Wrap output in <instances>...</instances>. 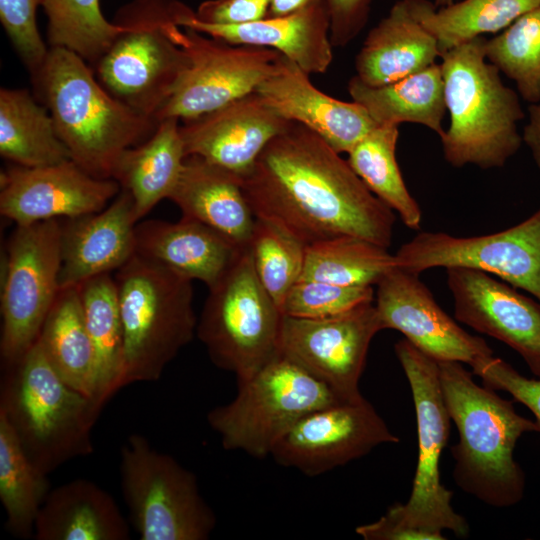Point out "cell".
Listing matches in <instances>:
<instances>
[{"label": "cell", "instance_id": "1", "mask_svg": "<svg viewBox=\"0 0 540 540\" xmlns=\"http://www.w3.org/2000/svg\"><path fill=\"white\" fill-rule=\"evenodd\" d=\"M256 216L305 246L356 237L388 248L395 215L319 135L291 122L242 178Z\"/></svg>", "mask_w": 540, "mask_h": 540}, {"label": "cell", "instance_id": "2", "mask_svg": "<svg viewBox=\"0 0 540 540\" xmlns=\"http://www.w3.org/2000/svg\"><path fill=\"white\" fill-rule=\"evenodd\" d=\"M444 400L459 441L451 448L453 478L486 505L505 508L521 501L525 475L514 460L519 438L540 432L536 421L518 414L512 401L479 386L456 361H438Z\"/></svg>", "mask_w": 540, "mask_h": 540}, {"label": "cell", "instance_id": "3", "mask_svg": "<svg viewBox=\"0 0 540 540\" xmlns=\"http://www.w3.org/2000/svg\"><path fill=\"white\" fill-rule=\"evenodd\" d=\"M38 100L49 110L72 160L97 178L112 179L128 148L145 141L157 121L110 94L87 62L61 47H49L31 75Z\"/></svg>", "mask_w": 540, "mask_h": 540}, {"label": "cell", "instance_id": "4", "mask_svg": "<svg viewBox=\"0 0 540 540\" xmlns=\"http://www.w3.org/2000/svg\"><path fill=\"white\" fill-rule=\"evenodd\" d=\"M485 42L480 36L440 55L450 115L440 140L445 160L457 168L503 167L523 142L517 127L524 118L519 96L487 60Z\"/></svg>", "mask_w": 540, "mask_h": 540}, {"label": "cell", "instance_id": "5", "mask_svg": "<svg viewBox=\"0 0 540 540\" xmlns=\"http://www.w3.org/2000/svg\"><path fill=\"white\" fill-rule=\"evenodd\" d=\"M102 409L60 378L37 340L17 361L3 365L0 413L47 475L94 452L92 430Z\"/></svg>", "mask_w": 540, "mask_h": 540}, {"label": "cell", "instance_id": "6", "mask_svg": "<svg viewBox=\"0 0 540 540\" xmlns=\"http://www.w3.org/2000/svg\"><path fill=\"white\" fill-rule=\"evenodd\" d=\"M114 281L124 338L122 386L156 381L196 334L192 280L135 254Z\"/></svg>", "mask_w": 540, "mask_h": 540}, {"label": "cell", "instance_id": "7", "mask_svg": "<svg viewBox=\"0 0 540 540\" xmlns=\"http://www.w3.org/2000/svg\"><path fill=\"white\" fill-rule=\"evenodd\" d=\"M189 10L180 0H135L119 10L115 21L123 29L94 64L102 86L155 120L190 63L169 33L170 24Z\"/></svg>", "mask_w": 540, "mask_h": 540}, {"label": "cell", "instance_id": "8", "mask_svg": "<svg viewBox=\"0 0 540 540\" xmlns=\"http://www.w3.org/2000/svg\"><path fill=\"white\" fill-rule=\"evenodd\" d=\"M283 313L261 285L246 247L211 288L196 335L211 361L243 382L279 354Z\"/></svg>", "mask_w": 540, "mask_h": 540}, {"label": "cell", "instance_id": "9", "mask_svg": "<svg viewBox=\"0 0 540 540\" xmlns=\"http://www.w3.org/2000/svg\"><path fill=\"white\" fill-rule=\"evenodd\" d=\"M228 404L207 415L226 450L255 458L271 455L278 441L305 415L341 399L326 384L279 354L250 379L237 382Z\"/></svg>", "mask_w": 540, "mask_h": 540}, {"label": "cell", "instance_id": "10", "mask_svg": "<svg viewBox=\"0 0 540 540\" xmlns=\"http://www.w3.org/2000/svg\"><path fill=\"white\" fill-rule=\"evenodd\" d=\"M120 482L129 521L141 540H206L216 516L194 473L140 434L121 448Z\"/></svg>", "mask_w": 540, "mask_h": 540}, {"label": "cell", "instance_id": "11", "mask_svg": "<svg viewBox=\"0 0 540 540\" xmlns=\"http://www.w3.org/2000/svg\"><path fill=\"white\" fill-rule=\"evenodd\" d=\"M395 353L413 397L418 458L409 499L405 504L390 507L413 528L442 537V531L447 529L458 537H466L468 523L453 509L452 492L442 485L440 477V458L452 420L442 392L438 361L405 338L395 344Z\"/></svg>", "mask_w": 540, "mask_h": 540}, {"label": "cell", "instance_id": "12", "mask_svg": "<svg viewBox=\"0 0 540 540\" xmlns=\"http://www.w3.org/2000/svg\"><path fill=\"white\" fill-rule=\"evenodd\" d=\"M61 224L58 219L16 225L7 247L1 294L3 365L36 342L60 291Z\"/></svg>", "mask_w": 540, "mask_h": 540}, {"label": "cell", "instance_id": "13", "mask_svg": "<svg viewBox=\"0 0 540 540\" xmlns=\"http://www.w3.org/2000/svg\"><path fill=\"white\" fill-rule=\"evenodd\" d=\"M169 33L190 63L155 115L157 122L189 120L255 92L276 70L282 55L271 48L230 44L177 21L170 24Z\"/></svg>", "mask_w": 540, "mask_h": 540}, {"label": "cell", "instance_id": "14", "mask_svg": "<svg viewBox=\"0 0 540 540\" xmlns=\"http://www.w3.org/2000/svg\"><path fill=\"white\" fill-rule=\"evenodd\" d=\"M397 266L421 274L436 268H469L495 275L540 302V208L503 231L472 237L420 232L396 252Z\"/></svg>", "mask_w": 540, "mask_h": 540}, {"label": "cell", "instance_id": "15", "mask_svg": "<svg viewBox=\"0 0 540 540\" xmlns=\"http://www.w3.org/2000/svg\"><path fill=\"white\" fill-rule=\"evenodd\" d=\"M373 302L321 318L283 315L280 354L326 384L341 399L362 397L359 381L370 343L383 330Z\"/></svg>", "mask_w": 540, "mask_h": 540}, {"label": "cell", "instance_id": "16", "mask_svg": "<svg viewBox=\"0 0 540 540\" xmlns=\"http://www.w3.org/2000/svg\"><path fill=\"white\" fill-rule=\"evenodd\" d=\"M398 442L362 396L308 413L278 441L270 456L282 466L318 476L367 455L379 445Z\"/></svg>", "mask_w": 540, "mask_h": 540}, {"label": "cell", "instance_id": "17", "mask_svg": "<svg viewBox=\"0 0 540 540\" xmlns=\"http://www.w3.org/2000/svg\"><path fill=\"white\" fill-rule=\"evenodd\" d=\"M375 307L384 329L405 339L437 361L469 366L493 355L486 341L461 328L436 302L419 274L395 266L377 283Z\"/></svg>", "mask_w": 540, "mask_h": 540}, {"label": "cell", "instance_id": "18", "mask_svg": "<svg viewBox=\"0 0 540 540\" xmlns=\"http://www.w3.org/2000/svg\"><path fill=\"white\" fill-rule=\"evenodd\" d=\"M121 187L73 160L44 167L14 165L1 172L0 213L16 225L76 218L103 210Z\"/></svg>", "mask_w": 540, "mask_h": 540}, {"label": "cell", "instance_id": "19", "mask_svg": "<svg viewBox=\"0 0 540 540\" xmlns=\"http://www.w3.org/2000/svg\"><path fill=\"white\" fill-rule=\"evenodd\" d=\"M455 319L515 350L540 377V302L488 273L446 269Z\"/></svg>", "mask_w": 540, "mask_h": 540}, {"label": "cell", "instance_id": "20", "mask_svg": "<svg viewBox=\"0 0 540 540\" xmlns=\"http://www.w3.org/2000/svg\"><path fill=\"white\" fill-rule=\"evenodd\" d=\"M180 124L186 156H198L241 179L267 144L291 123L252 92Z\"/></svg>", "mask_w": 540, "mask_h": 540}, {"label": "cell", "instance_id": "21", "mask_svg": "<svg viewBox=\"0 0 540 540\" xmlns=\"http://www.w3.org/2000/svg\"><path fill=\"white\" fill-rule=\"evenodd\" d=\"M255 92L281 117L312 130L340 154L348 153L377 126L362 105L320 91L309 74L283 54Z\"/></svg>", "mask_w": 540, "mask_h": 540}, {"label": "cell", "instance_id": "22", "mask_svg": "<svg viewBox=\"0 0 540 540\" xmlns=\"http://www.w3.org/2000/svg\"><path fill=\"white\" fill-rule=\"evenodd\" d=\"M61 224L60 289L118 270L136 254L134 202L121 189L103 210Z\"/></svg>", "mask_w": 540, "mask_h": 540}, {"label": "cell", "instance_id": "23", "mask_svg": "<svg viewBox=\"0 0 540 540\" xmlns=\"http://www.w3.org/2000/svg\"><path fill=\"white\" fill-rule=\"evenodd\" d=\"M194 13L188 12L179 25L230 44L274 49L309 75L326 72L332 62L330 17L324 0L291 15L238 25L203 23Z\"/></svg>", "mask_w": 540, "mask_h": 540}, {"label": "cell", "instance_id": "24", "mask_svg": "<svg viewBox=\"0 0 540 540\" xmlns=\"http://www.w3.org/2000/svg\"><path fill=\"white\" fill-rule=\"evenodd\" d=\"M136 254L176 273L214 286L245 248L213 228L182 216L176 222L151 219L135 227Z\"/></svg>", "mask_w": 540, "mask_h": 540}, {"label": "cell", "instance_id": "25", "mask_svg": "<svg viewBox=\"0 0 540 540\" xmlns=\"http://www.w3.org/2000/svg\"><path fill=\"white\" fill-rule=\"evenodd\" d=\"M419 5L397 1L369 31L355 59V76L363 83L388 84L435 64L437 40L421 23Z\"/></svg>", "mask_w": 540, "mask_h": 540}, {"label": "cell", "instance_id": "26", "mask_svg": "<svg viewBox=\"0 0 540 540\" xmlns=\"http://www.w3.org/2000/svg\"><path fill=\"white\" fill-rule=\"evenodd\" d=\"M169 200L182 216L197 220L240 248L248 247L256 216L242 179L198 156H186Z\"/></svg>", "mask_w": 540, "mask_h": 540}, {"label": "cell", "instance_id": "27", "mask_svg": "<svg viewBox=\"0 0 540 540\" xmlns=\"http://www.w3.org/2000/svg\"><path fill=\"white\" fill-rule=\"evenodd\" d=\"M36 540H128L130 527L112 496L87 479L49 491L36 517Z\"/></svg>", "mask_w": 540, "mask_h": 540}, {"label": "cell", "instance_id": "28", "mask_svg": "<svg viewBox=\"0 0 540 540\" xmlns=\"http://www.w3.org/2000/svg\"><path fill=\"white\" fill-rule=\"evenodd\" d=\"M180 120L167 118L142 143L118 158L112 179L131 195L137 222L161 200L169 199L186 158Z\"/></svg>", "mask_w": 540, "mask_h": 540}, {"label": "cell", "instance_id": "29", "mask_svg": "<svg viewBox=\"0 0 540 540\" xmlns=\"http://www.w3.org/2000/svg\"><path fill=\"white\" fill-rule=\"evenodd\" d=\"M353 101L362 105L377 125L415 123L441 137L447 111L440 64H433L397 81L370 86L357 76L348 83Z\"/></svg>", "mask_w": 540, "mask_h": 540}, {"label": "cell", "instance_id": "30", "mask_svg": "<svg viewBox=\"0 0 540 540\" xmlns=\"http://www.w3.org/2000/svg\"><path fill=\"white\" fill-rule=\"evenodd\" d=\"M0 154L22 167L72 160L47 109L26 89H0Z\"/></svg>", "mask_w": 540, "mask_h": 540}, {"label": "cell", "instance_id": "31", "mask_svg": "<svg viewBox=\"0 0 540 540\" xmlns=\"http://www.w3.org/2000/svg\"><path fill=\"white\" fill-rule=\"evenodd\" d=\"M37 341L60 378L92 398L95 354L78 287L60 289Z\"/></svg>", "mask_w": 540, "mask_h": 540}, {"label": "cell", "instance_id": "32", "mask_svg": "<svg viewBox=\"0 0 540 540\" xmlns=\"http://www.w3.org/2000/svg\"><path fill=\"white\" fill-rule=\"evenodd\" d=\"M78 288L95 354L92 398L104 407L123 388L124 338L116 284L109 273Z\"/></svg>", "mask_w": 540, "mask_h": 540}, {"label": "cell", "instance_id": "33", "mask_svg": "<svg viewBox=\"0 0 540 540\" xmlns=\"http://www.w3.org/2000/svg\"><path fill=\"white\" fill-rule=\"evenodd\" d=\"M398 136V126L377 125L347 153V161L366 187L397 212L405 226L419 230L422 211L408 191L396 160Z\"/></svg>", "mask_w": 540, "mask_h": 540}, {"label": "cell", "instance_id": "34", "mask_svg": "<svg viewBox=\"0 0 540 540\" xmlns=\"http://www.w3.org/2000/svg\"><path fill=\"white\" fill-rule=\"evenodd\" d=\"M540 0H462L436 7L420 0L419 17L437 40L440 55L486 33H498Z\"/></svg>", "mask_w": 540, "mask_h": 540}, {"label": "cell", "instance_id": "35", "mask_svg": "<svg viewBox=\"0 0 540 540\" xmlns=\"http://www.w3.org/2000/svg\"><path fill=\"white\" fill-rule=\"evenodd\" d=\"M49 491L48 475L28 458L0 413V500L10 534L20 539L33 537L36 517Z\"/></svg>", "mask_w": 540, "mask_h": 540}, {"label": "cell", "instance_id": "36", "mask_svg": "<svg viewBox=\"0 0 540 540\" xmlns=\"http://www.w3.org/2000/svg\"><path fill=\"white\" fill-rule=\"evenodd\" d=\"M395 266V255L388 248L356 237H338L306 246L300 279L376 286Z\"/></svg>", "mask_w": 540, "mask_h": 540}, {"label": "cell", "instance_id": "37", "mask_svg": "<svg viewBox=\"0 0 540 540\" xmlns=\"http://www.w3.org/2000/svg\"><path fill=\"white\" fill-rule=\"evenodd\" d=\"M41 6L50 47L68 49L87 63L95 64L123 29L104 17L100 0H42Z\"/></svg>", "mask_w": 540, "mask_h": 540}, {"label": "cell", "instance_id": "38", "mask_svg": "<svg viewBox=\"0 0 540 540\" xmlns=\"http://www.w3.org/2000/svg\"><path fill=\"white\" fill-rule=\"evenodd\" d=\"M485 55L513 80L527 102H540V5L518 17L497 36L486 39Z\"/></svg>", "mask_w": 540, "mask_h": 540}, {"label": "cell", "instance_id": "39", "mask_svg": "<svg viewBox=\"0 0 540 540\" xmlns=\"http://www.w3.org/2000/svg\"><path fill=\"white\" fill-rule=\"evenodd\" d=\"M306 246L273 223L256 218L248 249L254 271L279 309L300 279Z\"/></svg>", "mask_w": 540, "mask_h": 540}, {"label": "cell", "instance_id": "40", "mask_svg": "<svg viewBox=\"0 0 540 540\" xmlns=\"http://www.w3.org/2000/svg\"><path fill=\"white\" fill-rule=\"evenodd\" d=\"M373 286H341L317 280H298L287 293L281 312L298 318H321L373 302Z\"/></svg>", "mask_w": 540, "mask_h": 540}, {"label": "cell", "instance_id": "41", "mask_svg": "<svg viewBox=\"0 0 540 540\" xmlns=\"http://www.w3.org/2000/svg\"><path fill=\"white\" fill-rule=\"evenodd\" d=\"M42 0H0V21L21 61L31 75L45 61L49 48L37 25Z\"/></svg>", "mask_w": 540, "mask_h": 540}, {"label": "cell", "instance_id": "42", "mask_svg": "<svg viewBox=\"0 0 540 540\" xmlns=\"http://www.w3.org/2000/svg\"><path fill=\"white\" fill-rule=\"evenodd\" d=\"M470 367L483 385L509 393L514 400L526 406L540 428V377L527 378L510 364L493 355L477 359Z\"/></svg>", "mask_w": 540, "mask_h": 540}, {"label": "cell", "instance_id": "43", "mask_svg": "<svg viewBox=\"0 0 540 540\" xmlns=\"http://www.w3.org/2000/svg\"><path fill=\"white\" fill-rule=\"evenodd\" d=\"M270 0H207L194 13L207 24L238 25L261 20L268 15Z\"/></svg>", "mask_w": 540, "mask_h": 540}, {"label": "cell", "instance_id": "44", "mask_svg": "<svg viewBox=\"0 0 540 540\" xmlns=\"http://www.w3.org/2000/svg\"><path fill=\"white\" fill-rule=\"evenodd\" d=\"M330 17L333 47L349 44L366 25L374 0H324Z\"/></svg>", "mask_w": 540, "mask_h": 540}, {"label": "cell", "instance_id": "45", "mask_svg": "<svg viewBox=\"0 0 540 540\" xmlns=\"http://www.w3.org/2000/svg\"><path fill=\"white\" fill-rule=\"evenodd\" d=\"M356 533L364 540H444L445 538L405 524L389 507L378 520L360 525Z\"/></svg>", "mask_w": 540, "mask_h": 540}, {"label": "cell", "instance_id": "46", "mask_svg": "<svg viewBox=\"0 0 540 540\" xmlns=\"http://www.w3.org/2000/svg\"><path fill=\"white\" fill-rule=\"evenodd\" d=\"M528 112V122L524 126L522 138L540 171V102L531 104Z\"/></svg>", "mask_w": 540, "mask_h": 540}, {"label": "cell", "instance_id": "47", "mask_svg": "<svg viewBox=\"0 0 540 540\" xmlns=\"http://www.w3.org/2000/svg\"><path fill=\"white\" fill-rule=\"evenodd\" d=\"M317 0H270L268 17H282L294 14Z\"/></svg>", "mask_w": 540, "mask_h": 540}, {"label": "cell", "instance_id": "48", "mask_svg": "<svg viewBox=\"0 0 540 540\" xmlns=\"http://www.w3.org/2000/svg\"><path fill=\"white\" fill-rule=\"evenodd\" d=\"M453 2H455V0H434V4L436 7L447 6Z\"/></svg>", "mask_w": 540, "mask_h": 540}]
</instances>
